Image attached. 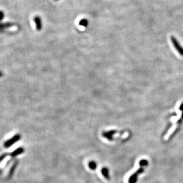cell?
Segmentation results:
<instances>
[{"mask_svg": "<svg viewBox=\"0 0 183 183\" xmlns=\"http://www.w3.org/2000/svg\"><path fill=\"white\" fill-rule=\"evenodd\" d=\"M171 40L174 48L176 49V51L178 52V53L181 56H183V47L179 43V41L177 40V39L174 36H172L171 37Z\"/></svg>", "mask_w": 183, "mask_h": 183, "instance_id": "obj_1", "label": "cell"}, {"mask_svg": "<svg viewBox=\"0 0 183 183\" xmlns=\"http://www.w3.org/2000/svg\"><path fill=\"white\" fill-rule=\"evenodd\" d=\"M21 139V136L19 134H16L14 136H13L11 138L6 140L4 144V146L5 148H10L11 145L15 144L17 142H18L19 140Z\"/></svg>", "mask_w": 183, "mask_h": 183, "instance_id": "obj_2", "label": "cell"}, {"mask_svg": "<svg viewBox=\"0 0 183 183\" xmlns=\"http://www.w3.org/2000/svg\"><path fill=\"white\" fill-rule=\"evenodd\" d=\"M144 168L141 167V168H139L133 175H132L129 180V183H135L137 180L138 176L139 174H141L144 172Z\"/></svg>", "mask_w": 183, "mask_h": 183, "instance_id": "obj_3", "label": "cell"}, {"mask_svg": "<svg viewBox=\"0 0 183 183\" xmlns=\"http://www.w3.org/2000/svg\"><path fill=\"white\" fill-rule=\"evenodd\" d=\"M34 21L36 25V28L37 31H40L42 29L43 27V23H42V20L40 17L36 15L34 17Z\"/></svg>", "mask_w": 183, "mask_h": 183, "instance_id": "obj_4", "label": "cell"}, {"mask_svg": "<svg viewBox=\"0 0 183 183\" xmlns=\"http://www.w3.org/2000/svg\"><path fill=\"white\" fill-rule=\"evenodd\" d=\"M116 133V130H110L109 132H103V136L105 138H106L107 139L109 140H113V135H114Z\"/></svg>", "mask_w": 183, "mask_h": 183, "instance_id": "obj_5", "label": "cell"}, {"mask_svg": "<svg viewBox=\"0 0 183 183\" xmlns=\"http://www.w3.org/2000/svg\"><path fill=\"white\" fill-rule=\"evenodd\" d=\"M24 149L23 148L20 147V148H17V149H16L15 150H14L13 152H11V154H10V155H11L12 157L16 156H17V155H20V154H23V153L24 152Z\"/></svg>", "mask_w": 183, "mask_h": 183, "instance_id": "obj_6", "label": "cell"}, {"mask_svg": "<svg viewBox=\"0 0 183 183\" xmlns=\"http://www.w3.org/2000/svg\"><path fill=\"white\" fill-rule=\"evenodd\" d=\"M14 25V24L13 23H10V22L0 23V30H4L8 28H10L13 26Z\"/></svg>", "mask_w": 183, "mask_h": 183, "instance_id": "obj_7", "label": "cell"}, {"mask_svg": "<svg viewBox=\"0 0 183 183\" xmlns=\"http://www.w3.org/2000/svg\"><path fill=\"white\" fill-rule=\"evenodd\" d=\"M102 175L104 176V177L105 178H106L107 180H110V176H109V170H108L106 167H104L102 169Z\"/></svg>", "mask_w": 183, "mask_h": 183, "instance_id": "obj_8", "label": "cell"}, {"mask_svg": "<svg viewBox=\"0 0 183 183\" xmlns=\"http://www.w3.org/2000/svg\"><path fill=\"white\" fill-rule=\"evenodd\" d=\"M88 24H89L88 20L86 19H83L81 20L79 22V25L84 27H87L88 26Z\"/></svg>", "mask_w": 183, "mask_h": 183, "instance_id": "obj_9", "label": "cell"}, {"mask_svg": "<svg viewBox=\"0 0 183 183\" xmlns=\"http://www.w3.org/2000/svg\"><path fill=\"white\" fill-rule=\"evenodd\" d=\"M88 167L91 170H94L97 168V164L95 161H90L88 164Z\"/></svg>", "mask_w": 183, "mask_h": 183, "instance_id": "obj_10", "label": "cell"}, {"mask_svg": "<svg viewBox=\"0 0 183 183\" xmlns=\"http://www.w3.org/2000/svg\"><path fill=\"white\" fill-rule=\"evenodd\" d=\"M17 162H16L12 166V167L11 168V169H10V172H9V177H12V176L13 175V174H14V171H15V168H16V167H17Z\"/></svg>", "mask_w": 183, "mask_h": 183, "instance_id": "obj_11", "label": "cell"}, {"mask_svg": "<svg viewBox=\"0 0 183 183\" xmlns=\"http://www.w3.org/2000/svg\"><path fill=\"white\" fill-rule=\"evenodd\" d=\"M148 164V162L146 160H142L139 161V165L140 167H144V166H147Z\"/></svg>", "mask_w": 183, "mask_h": 183, "instance_id": "obj_12", "label": "cell"}, {"mask_svg": "<svg viewBox=\"0 0 183 183\" xmlns=\"http://www.w3.org/2000/svg\"><path fill=\"white\" fill-rule=\"evenodd\" d=\"M4 17H5V13L3 11L0 10V21H2Z\"/></svg>", "mask_w": 183, "mask_h": 183, "instance_id": "obj_13", "label": "cell"}, {"mask_svg": "<svg viewBox=\"0 0 183 183\" xmlns=\"http://www.w3.org/2000/svg\"><path fill=\"white\" fill-rule=\"evenodd\" d=\"M7 155H8L7 154H4L0 156V162H1L2 161H3L4 159L5 158V157L7 156Z\"/></svg>", "mask_w": 183, "mask_h": 183, "instance_id": "obj_14", "label": "cell"}, {"mask_svg": "<svg viewBox=\"0 0 183 183\" xmlns=\"http://www.w3.org/2000/svg\"><path fill=\"white\" fill-rule=\"evenodd\" d=\"M179 109H180V110H181V111H183V103H182L181 104V106H180Z\"/></svg>", "mask_w": 183, "mask_h": 183, "instance_id": "obj_15", "label": "cell"}, {"mask_svg": "<svg viewBox=\"0 0 183 183\" xmlns=\"http://www.w3.org/2000/svg\"><path fill=\"white\" fill-rule=\"evenodd\" d=\"M3 76V73L2 71H0V78L2 77Z\"/></svg>", "mask_w": 183, "mask_h": 183, "instance_id": "obj_16", "label": "cell"}, {"mask_svg": "<svg viewBox=\"0 0 183 183\" xmlns=\"http://www.w3.org/2000/svg\"><path fill=\"white\" fill-rule=\"evenodd\" d=\"M55 1H59V0H55Z\"/></svg>", "mask_w": 183, "mask_h": 183, "instance_id": "obj_17", "label": "cell"}]
</instances>
